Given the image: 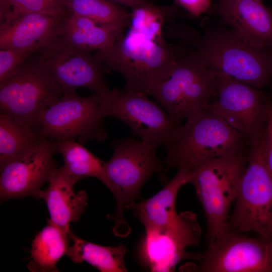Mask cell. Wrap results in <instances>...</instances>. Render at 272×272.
<instances>
[{
  "instance_id": "52a82bcc",
  "label": "cell",
  "mask_w": 272,
  "mask_h": 272,
  "mask_svg": "<svg viewBox=\"0 0 272 272\" xmlns=\"http://www.w3.org/2000/svg\"><path fill=\"white\" fill-rule=\"evenodd\" d=\"M265 130L250 143L228 229L254 232L272 241V178L264 159Z\"/></svg>"
},
{
  "instance_id": "f546056e",
  "label": "cell",
  "mask_w": 272,
  "mask_h": 272,
  "mask_svg": "<svg viewBox=\"0 0 272 272\" xmlns=\"http://www.w3.org/2000/svg\"><path fill=\"white\" fill-rule=\"evenodd\" d=\"M109 1L113 2L114 3L115 2L122 5L131 7L132 9L141 7L149 6L152 4L146 0H109Z\"/></svg>"
},
{
  "instance_id": "277c9868",
  "label": "cell",
  "mask_w": 272,
  "mask_h": 272,
  "mask_svg": "<svg viewBox=\"0 0 272 272\" xmlns=\"http://www.w3.org/2000/svg\"><path fill=\"white\" fill-rule=\"evenodd\" d=\"M111 147L113 154L104 162V166L116 203L115 213L111 216L114 222L113 232L116 236L123 237L131 231L124 211L135 202L144 184L155 173L163 185L169 180L164 163L157 156V146L126 138L113 141Z\"/></svg>"
},
{
  "instance_id": "d6986e66",
  "label": "cell",
  "mask_w": 272,
  "mask_h": 272,
  "mask_svg": "<svg viewBox=\"0 0 272 272\" xmlns=\"http://www.w3.org/2000/svg\"><path fill=\"white\" fill-rule=\"evenodd\" d=\"M127 26L102 24L66 13L62 17L57 38L77 48L95 52L111 47Z\"/></svg>"
},
{
  "instance_id": "4dcf8cb0",
  "label": "cell",
  "mask_w": 272,
  "mask_h": 272,
  "mask_svg": "<svg viewBox=\"0 0 272 272\" xmlns=\"http://www.w3.org/2000/svg\"><path fill=\"white\" fill-rule=\"evenodd\" d=\"M270 89H271V90L272 91V81H271V82L270 83Z\"/></svg>"
},
{
  "instance_id": "9a60e30c",
  "label": "cell",
  "mask_w": 272,
  "mask_h": 272,
  "mask_svg": "<svg viewBox=\"0 0 272 272\" xmlns=\"http://www.w3.org/2000/svg\"><path fill=\"white\" fill-rule=\"evenodd\" d=\"M54 141L45 139L32 153L0 167L1 200L32 196L39 198L42 187L57 170Z\"/></svg>"
},
{
  "instance_id": "7c38bea8",
  "label": "cell",
  "mask_w": 272,
  "mask_h": 272,
  "mask_svg": "<svg viewBox=\"0 0 272 272\" xmlns=\"http://www.w3.org/2000/svg\"><path fill=\"white\" fill-rule=\"evenodd\" d=\"M227 229L208 246L194 269L204 272H272V241Z\"/></svg>"
},
{
  "instance_id": "e0dca14e",
  "label": "cell",
  "mask_w": 272,
  "mask_h": 272,
  "mask_svg": "<svg viewBox=\"0 0 272 272\" xmlns=\"http://www.w3.org/2000/svg\"><path fill=\"white\" fill-rule=\"evenodd\" d=\"M82 177L72 175L61 166L48 182V186L42 190L39 198L46 203L50 218L48 222L69 232L70 223L77 222L88 205V195L84 190L75 193L74 186Z\"/></svg>"
},
{
  "instance_id": "d4e9b609",
  "label": "cell",
  "mask_w": 272,
  "mask_h": 272,
  "mask_svg": "<svg viewBox=\"0 0 272 272\" xmlns=\"http://www.w3.org/2000/svg\"><path fill=\"white\" fill-rule=\"evenodd\" d=\"M64 13L106 24L128 25L130 13L109 0H60Z\"/></svg>"
},
{
  "instance_id": "5b68a950",
  "label": "cell",
  "mask_w": 272,
  "mask_h": 272,
  "mask_svg": "<svg viewBox=\"0 0 272 272\" xmlns=\"http://www.w3.org/2000/svg\"><path fill=\"white\" fill-rule=\"evenodd\" d=\"M41 50L0 82V113L38 132L44 112L63 95Z\"/></svg>"
},
{
  "instance_id": "4fadbf2b",
  "label": "cell",
  "mask_w": 272,
  "mask_h": 272,
  "mask_svg": "<svg viewBox=\"0 0 272 272\" xmlns=\"http://www.w3.org/2000/svg\"><path fill=\"white\" fill-rule=\"evenodd\" d=\"M201 229L196 214L185 212L165 227L146 229L142 244V253L152 271H172L176 265L185 259L199 262L202 254L191 253L189 246L199 244Z\"/></svg>"
},
{
  "instance_id": "f1b7e54d",
  "label": "cell",
  "mask_w": 272,
  "mask_h": 272,
  "mask_svg": "<svg viewBox=\"0 0 272 272\" xmlns=\"http://www.w3.org/2000/svg\"><path fill=\"white\" fill-rule=\"evenodd\" d=\"M177 5L186 10L194 17L198 18L202 14L209 12L211 0H175Z\"/></svg>"
},
{
  "instance_id": "9c48e42d",
  "label": "cell",
  "mask_w": 272,
  "mask_h": 272,
  "mask_svg": "<svg viewBox=\"0 0 272 272\" xmlns=\"http://www.w3.org/2000/svg\"><path fill=\"white\" fill-rule=\"evenodd\" d=\"M103 117H112L126 123L132 134L143 141L166 147L178 127L164 108L146 93L117 88L99 94Z\"/></svg>"
},
{
  "instance_id": "8fae6325",
  "label": "cell",
  "mask_w": 272,
  "mask_h": 272,
  "mask_svg": "<svg viewBox=\"0 0 272 272\" xmlns=\"http://www.w3.org/2000/svg\"><path fill=\"white\" fill-rule=\"evenodd\" d=\"M270 98L261 90L218 73L216 96L208 108L250 143L264 131Z\"/></svg>"
},
{
  "instance_id": "1f68e13d",
  "label": "cell",
  "mask_w": 272,
  "mask_h": 272,
  "mask_svg": "<svg viewBox=\"0 0 272 272\" xmlns=\"http://www.w3.org/2000/svg\"><path fill=\"white\" fill-rule=\"evenodd\" d=\"M256 1H259V2H262V0H256Z\"/></svg>"
},
{
  "instance_id": "30bf717a",
  "label": "cell",
  "mask_w": 272,
  "mask_h": 272,
  "mask_svg": "<svg viewBox=\"0 0 272 272\" xmlns=\"http://www.w3.org/2000/svg\"><path fill=\"white\" fill-rule=\"evenodd\" d=\"M104 117L100 109L99 94L87 97L64 94L50 105L41 121L39 133L45 139L62 141L77 139L84 144L107 137Z\"/></svg>"
},
{
  "instance_id": "ffe728a7",
  "label": "cell",
  "mask_w": 272,
  "mask_h": 272,
  "mask_svg": "<svg viewBox=\"0 0 272 272\" xmlns=\"http://www.w3.org/2000/svg\"><path fill=\"white\" fill-rule=\"evenodd\" d=\"M190 182V174L178 169L173 179L152 197L140 202H135L127 210H133L145 229L165 227L177 216L175 209L177 195L181 187Z\"/></svg>"
},
{
  "instance_id": "ac0fdd59",
  "label": "cell",
  "mask_w": 272,
  "mask_h": 272,
  "mask_svg": "<svg viewBox=\"0 0 272 272\" xmlns=\"http://www.w3.org/2000/svg\"><path fill=\"white\" fill-rule=\"evenodd\" d=\"M63 15L30 13L1 23L0 49L48 47L58 37Z\"/></svg>"
},
{
  "instance_id": "cb8c5ba5",
  "label": "cell",
  "mask_w": 272,
  "mask_h": 272,
  "mask_svg": "<svg viewBox=\"0 0 272 272\" xmlns=\"http://www.w3.org/2000/svg\"><path fill=\"white\" fill-rule=\"evenodd\" d=\"M55 142L56 152L63 157L62 167L66 172L83 178H96L112 191V185L104 169V161L75 140Z\"/></svg>"
},
{
  "instance_id": "44dd1931",
  "label": "cell",
  "mask_w": 272,
  "mask_h": 272,
  "mask_svg": "<svg viewBox=\"0 0 272 272\" xmlns=\"http://www.w3.org/2000/svg\"><path fill=\"white\" fill-rule=\"evenodd\" d=\"M70 240L69 232L48 222L33 240L29 270L32 272L58 271L56 263L66 255Z\"/></svg>"
},
{
  "instance_id": "83f0119b",
  "label": "cell",
  "mask_w": 272,
  "mask_h": 272,
  "mask_svg": "<svg viewBox=\"0 0 272 272\" xmlns=\"http://www.w3.org/2000/svg\"><path fill=\"white\" fill-rule=\"evenodd\" d=\"M264 159L272 178V100L267 103V119L265 131Z\"/></svg>"
},
{
  "instance_id": "3957f363",
  "label": "cell",
  "mask_w": 272,
  "mask_h": 272,
  "mask_svg": "<svg viewBox=\"0 0 272 272\" xmlns=\"http://www.w3.org/2000/svg\"><path fill=\"white\" fill-rule=\"evenodd\" d=\"M195 52L207 68L261 90L272 78V51L256 49L220 22L205 18Z\"/></svg>"
},
{
  "instance_id": "5bb4252c",
  "label": "cell",
  "mask_w": 272,
  "mask_h": 272,
  "mask_svg": "<svg viewBox=\"0 0 272 272\" xmlns=\"http://www.w3.org/2000/svg\"><path fill=\"white\" fill-rule=\"evenodd\" d=\"M41 51L49 72L63 94L76 93L80 88L98 94L110 90L104 79L106 71L92 52L72 46L57 38Z\"/></svg>"
},
{
  "instance_id": "4316f807",
  "label": "cell",
  "mask_w": 272,
  "mask_h": 272,
  "mask_svg": "<svg viewBox=\"0 0 272 272\" xmlns=\"http://www.w3.org/2000/svg\"><path fill=\"white\" fill-rule=\"evenodd\" d=\"M43 48L38 46L1 49L0 51V82L35 53Z\"/></svg>"
},
{
  "instance_id": "6da1fadb",
  "label": "cell",
  "mask_w": 272,
  "mask_h": 272,
  "mask_svg": "<svg viewBox=\"0 0 272 272\" xmlns=\"http://www.w3.org/2000/svg\"><path fill=\"white\" fill-rule=\"evenodd\" d=\"M128 26L127 32L124 29L111 47L93 54L106 72L113 71L123 77L124 90L148 95L191 48L185 43H167L164 37L166 27L144 18L131 17Z\"/></svg>"
},
{
  "instance_id": "7402d4cb",
  "label": "cell",
  "mask_w": 272,
  "mask_h": 272,
  "mask_svg": "<svg viewBox=\"0 0 272 272\" xmlns=\"http://www.w3.org/2000/svg\"><path fill=\"white\" fill-rule=\"evenodd\" d=\"M45 139L39 132L0 113V167L31 154Z\"/></svg>"
},
{
  "instance_id": "8992f818",
  "label": "cell",
  "mask_w": 272,
  "mask_h": 272,
  "mask_svg": "<svg viewBox=\"0 0 272 272\" xmlns=\"http://www.w3.org/2000/svg\"><path fill=\"white\" fill-rule=\"evenodd\" d=\"M218 73L207 68L195 48L184 54L171 71L150 90L175 126L208 108L217 94Z\"/></svg>"
},
{
  "instance_id": "ba28073f",
  "label": "cell",
  "mask_w": 272,
  "mask_h": 272,
  "mask_svg": "<svg viewBox=\"0 0 272 272\" xmlns=\"http://www.w3.org/2000/svg\"><path fill=\"white\" fill-rule=\"evenodd\" d=\"M247 157L213 159L189 172L190 183L205 215L208 246L228 229L229 211L236 199Z\"/></svg>"
},
{
  "instance_id": "603a6c76",
  "label": "cell",
  "mask_w": 272,
  "mask_h": 272,
  "mask_svg": "<svg viewBox=\"0 0 272 272\" xmlns=\"http://www.w3.org/2000/svg\"><path fill=\"white\" fill-rule=\"evenodd\" d=\"M69 235L73 242L66 255L75 263L86 262L102 272H125L124 263L127 249L125 245L105 246L85 240L71 230Z\"/></svg>"
},
{
  "instance_id": "484cf974",
  "label": "cell",
  "mask_w": 272,
  "mask_h": 272,
  "mask_svg": "<svg viewBox=\"0 0 272 272\" xmlns=\"http://www.w3.org/2000/svg\"><path fill=\"white\" fill-rule=\"evenodd\" d=\"M30 13L64 14L60 0H0L1 23Z\"/></svg>"
},
{
  "instance_id": "7a4b0ae2",
  "label": "cell",
  "mask_w": 272,
  "mask_h": 272,
  "mask_svg": "<svg viewBox=\"0 0 272 272\" xmlns=\"http://www.w3.org/2000/svg\"><path fill=\"white\" fill-rule=\"evenodd\" d=\"M250 143L209 108L186 119L178 126L165 147L166 172L172 168L190 172L216 159L247 156Z\"/></svg>"
},
{
  "instance_id": "2e32d148",
  "label": "cell",
  "mask_w": 272,
  "mask_h": 272,
  "mask_svg": "<svg viewBox=\"0 0 272 272\" xmlns=\"http://www.w3.org/2000/svg\"><path fill=\"white\" fill-rule=\"evenodd\" d=\"M220 22L258 50L272 51V10L256 0H217Z\"/></svg>"
}]
</instances>
